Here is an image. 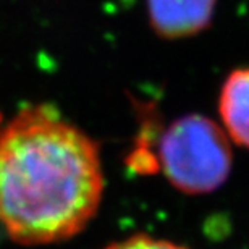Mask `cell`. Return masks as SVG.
Masks as SVG:
<instances>
[{
    "label": "cell",
    "mask_w": 249,
    "mask_h": 249,
    "mask_svg": "<svg viewBox=\"0 0 249 249\" xmlns=\"http://www.w3.org/2000/svg\"><path fill=\"white\" fill-rule=\"evenodd\" d=\"M160 170L178 191L199 196L217 191L233 165L230 138L204 115H186L160 134L156 152Z\"/></svg>",
    "instance_id": "cell-2"
},
{
    "label": "cell",
    "mask_w": 249,
    "mask_h": 249,
    "mask_svg": "<svg viewBox=\"0 0 249 249\" xmlns=\"http://www.w3.org/2000/svg\"><path fill=\"white\" fill-rule=\"evenodd\" d=\"M104 249H188V248L178 245L175 241L165 240V238H156L147 235V233H136V235L126 236L123 240L113 241Z\"/></svg>",
    "instance_id": "cell-5"
},
{
    "label": "cell",
    "mask_w": 249,
    "mask_h": 249,
    "mask_svg": "<svg viewBox=\"0 0 249 249\" xmlns=\"http://www.w3.org/2000/svg\"><path fill=\"white\" fill-rule=\"evenodd\" d=\"M97 142L51 106L19 110L0 129V227L23 246L79 235L101 209Z\"/></svg>",
    "instance_id": "cell-1"
},
{
    "label": "cell",
    "mask_w": 249,
    "mask_h": 249,
    "mask_svg": "<svg viewBox=\"0 0 249 249\" xmlns=\"http://www.w3.org/2000/svg\"><path fill=\"white\" fill-rule=\"evenodd\" d=\"M217 0H147L149 21L159 36L181 39L211 24Z\"/></svg>",
    "instance_id": "cell-3"
},
{
    "label": "cell",
    "mask_w": 249,
    "mask_h": 249,
    "mask_svg": "<svg viewBox=\"0 0 249 249\" xmlns=\"http://www.w3.org/2000/svg\"><path fill=\"white\" fill-rule=\"evenodd\" d=\"M218 113L230 141L249 149V68L228 74L220 91Z\"/></svg>",
    "instance_id": "cell-4"
}]
</instances>
